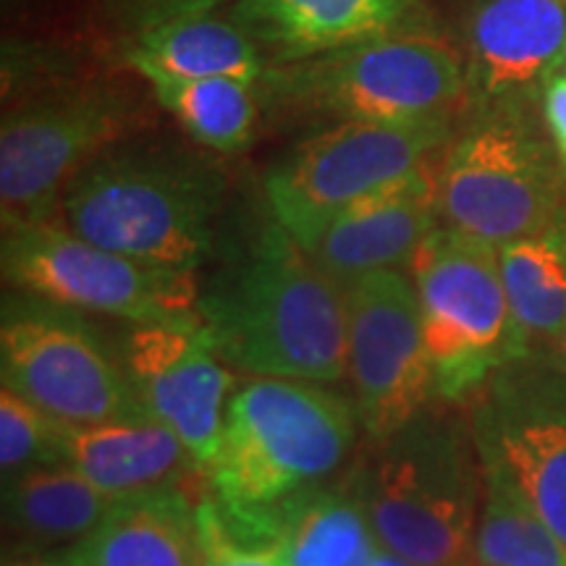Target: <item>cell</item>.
<instances>
[{"label":"cell","instance_id":"6da1fadb","mask_svg":"<svg viewBox=\"0 0 566 566\" xmlns=\"http://www.w3.org/2000/svg\"><path fill=\"white\" fill-rule=\"evenodd\" d=\"M200 315L223 357L254 378L336 384L346 373V286L275 221L200 296Z\"/></svg>","mask_w":566,"mask_h":566},{"label":"cell","instance_id":"7a4b0ae2","mask_svg":"<svg viewBox=\"0 0 566 566\" xmlns=\"http://www.w3.org/2000/svg\"><path fill=\"white\" fill-rule=\"evenodd\" d=\"M354 443V412L321 384L254 378L231 396L205 470L233 533L279 541L273 509L334 475Z\"/></svg>","mask_w":566,"mask_h":566},{"label":"cell","instance_id":"3957f363","mask_svg":"<svg viewBox=\"0 0 566 566\" xmlns=\"http://www.w3.org/2000/svg\"><path fill=\"white\" fill-rule=\"evenodd\" d=\"M226 176L181 147H108L71 181L59 221L142 263L195 271L212 250Z\"/></svg>","mask_w":566,"mask_h":566},{"label":"cell","instance_id":"277c9868","mask_svg":"<svg viewBox=\"0 0 566 566\" xmlns=\"http://www.w3.org/2000/svg\"><path fill=\"white\" fill-rule=\"evenodd\" d=\"M424 412L380 443L357 501L384 548L420 566H464L475 546L483 462L475 436Z\"/></svg>","mask_w":566,"mask_h":566},{"label":"cell","instance_id":"5b68a950","mask_svg":"<svg viewBox=\"0 0 566 566\" xmlns=\"http://www.w3.org/2000/svg\"><path fill=\"white\" fill-rule=\"evenodd\" d=\"M441 223L495 250L554 221L566 168L533 105L472 108L438 158Z\"/></svg>","mask_w":566,"mask_h":566},{"label":"cell","instance_id":"8992f818","mask_svg":"<svg viewBox=\"0 0 566 566\" xmlns=\"http://www.w3.org/2000/svg\"><path fill=\"white\" fill-rule=\"evenodd\" d=\"M263 84L279 103L338 122H433L449 118L467 97L462 51L422 27L292 66H271Z\"/></svg>","mask_w":566,"mask_h":566},{"label":"cell","instance_id":"52a82bcc","mask_svg":"<svg viewBox=\"0 0 566 566\" xmlns=\"http://www.w3.org/2000/svg\"><path fill=\"white\" fill-rule=\"evenodd\" d=\"M405 271L420 300L438 396L462 401L525 359L495 247L441 223Z\"/></svg>","mask_w":566,"mask_h":566},{"label":"cell","instance_id":"ba28073f","mask_svg":"<svg viewBox=\"0 0 566 566\" xmlns=\"http://www.w3.org/2000/svg\"><path fill=\"white\" fill-rule=\"evenodd\" d=\"M451 122H338L317 132L265 176L273 221L310 252L342 212L443 153L454 137Z\"/></svg>","mask_w":566,"mask_h":566},{"label":"cell","instance_id":"9c48e42d","mask_svg":"<svg viewBox=\"0 0 566 566\" xmlns=\"http://www.w3.org/2000/svg\"><path fill=\"white\" fill-rule=\"evenodd\" d=\"M137 118L132 97L111 84L53 90L17 105L0 126L3 229L59 221L71 181Z\"/></svg>","mask_w":566,"mask_h":566},{"label":"cell","instance_id":"30bf717a","mask_svg":"<svg viewBox=\"0 0 566 566\" xmlns=\"http://www.w3.org/2000/svg\"><path fill=\"white\" fill-rule=\"evenodd\" d=\"M3 275L24 294L74 313H97L132 325L200 315L195 271L163 268L76 237L61 221L3 229Z\"/></svg>","mask_w":566,"mask_h":566},{"label":"cell","instance_id":"8fae6325","mask_svg":"<svg viewBox=\"0 0 566 566\" xmlns=\"http://www.w3.org/2000/svg\"><path fill=\"white\" fill-rule=\"evenodd\" d=\"M3 388L63 424H103L147 417L122 359L74 310L38 296L13 300L0 325Z\"/></svg>","mask_w":566,"mask_h":566},{"label":"cell","instance_id":"7c38bea8","mask_svg":"<svg viewBox=\"0 0 566 566\" xmlns=\"http://www.w3.org/2000/svg\"><path fill=\"white\" fill-rule=\"evenodd\" d=\"M346 375L375 443L405 430L438 396L409 273L380 271L346 286Z\"/></svg>","mask_w":566,"mask_h":566},{"label":"cell","instance_id":"4fadbf2b","mask_svg":"<svg viewBox=\"0 0 566 566\" xmlns=\"http://www.w3.org/2000/svg\"><path fill=\"white\" fill-rule=\"evenodd\" d=\"M118 359L142 412L171 428L197 470H208L237 378L202 315L134 325Z\"/></svg>","mask_w":566,"mask_h":566},{"label":"cell","instance_id":"5bb4252c","mask_svg":"<svg viewBox=\"0 0 566 566\" xmlns=\"http://www.w3.org/2000/svg\"><path fill=\"white\" fill-rule=\"evenodd\" d=\"M472 436L566 543V375L543 357L506 365L485 386Z\"/></svg>","mask_w":566,"mask_h":566},{"label":"cell","instance_id":"9a60e30c","mask_svg":"<svg viewBox=\"0 0 566 566\" xmlns=\"http://www.w3.org/2000/svg\"><path fill=\"white\" fill-rule=\"evenodd\" d=\"M462 55L472 108L541 103L564 71L566 0H475Z\"/></svg>","mask_w":566,"mask_h":566},{"label":"cell","instance_id":"2e32d148","mask_svg":"<svg viewBox=\"0 0 566 566\" xmlns=\"http://www.w3.org/2000/svg\"><path fill=\"white\" fill-rule=\"evenodd\" d=\"M433 166L438 160L342 212L310 250L315 263L344 286L363 275L407 268L441 226Z\"/></svg>","mask_w":566,"mask_h":566},{"label":"cell","instance_id":"e0dca14e","mask_svg":"<svg viewBox=\"0 0 566 566\" xmlns=\"http://www.w3.org/2000/svg\"><path fill=\"white\" fill-rule=\"evenodd\" d=\"M417 0H233L231 17L268 63L292 66L384 34L417 30Z\"/></svg>","mask_w":566,"mask_h":566},{"label":"cell","instance_id":"ac0fdd59","mask_svg":"<svg viewBox=\"0 0 566 566\" xmlns=\"http://www.w3.org/2000/svg\"><path fill=\"white\" fill-rule=\"evenodd\" d=\"M63 464L116 501L181 488V478L197 467L181 438L153 417L66 424Z\"/></svg>","mask_w":566,"mask_h":566},{"label":"cell","instance_id":"d6986e66","mask_svg":"<svg viewBox=\"0 0 566 566\" xmlns=\"http://www.w3.org/2000/svg\"><path fill=\"white\" fill-rule=\"evenodd\" d=\"M197 504L181 488L124 499L63 556L71 566H202Z\"/></svg>","mask_w":566,"mask_h":566},{"label":"cell","instance_id":"ffe728a7","mask_svg":"<svg viewBox=\"0 0 566 566\" xmlns=\"http://www.w3.org/2000/svg\"><path fill=\"white\" fill-rule=\"evenodd\" d=\"M126 63L150 80L265 82L271 63L233 19L197 17L129 40Z\"/></svg>","mask_w":566,"mask_h":566},{"label":"cell","instance_id":"44dd1931","mask_svg":"<svg viewBox=\"0 0 566 566\" xmlns=\"http://www.w3.org/2000/svg\"><path fill=\"white\" fill-rule=\"evenodd\" d=\"M118 501L69 464H45L6 478L3 525L17 546H76Z\"/></svg>","mask_w":566,"mask_h":566},{"label":"cell","instance_id":"7402d4cb","mask_svg":"<svg viewBox=\"0 0 566 566\" xmlns=\"http://www.w3.org/2000/svg\"><path fill=\"white\" fill-rule=\"evenodd\" d=\"M499 258L522 357H541L566 323V205L541 231L501 247Z\"/></svg>","mask_w":566,"mask_h":566},{"label":"cell","instance_id":"603a6c76","mask_svg":"<svg viewBox=\"0 0 566 566\" xmlns=\"http://www.w3.org/2000/svg\"><path fill=\"white\" fill-rule=\"evenodd\" d=\"M271 516L289 566H373L380 548L357 495L304 491Z\"/></svg>","mask_w":566,"mask_h":566},{"label":"cell","instance_id":"cb8c5ba5","mask_svg":"<svg viewBox=\"0 0 566 566\" xmlns=\"http://www.w3.org/2000/svg\"><path fill=\"white\" fill-rule=\"evenodd\" d=\"M483 462V509L475 530L480 566H566V543L527 504L499 462Z\"/></svg>","mask_w":566,"mask_h":566},{"label":"cell","instance_id":"d4e9b609","mask_svg":"<svg viewBox=\"0 0 566 566\" xmlns=\"http://www.w3.org/2000/svg\"><path fill=\"white\" fill-rule=\"evenodd\" d=\"M155 101L205 150L242 153L258 126L254 84L239 80H150Z\"/></svg>","mask_w":566,"mask_h":566},{"label":"cell","instance_id":"484cf974","mask_svg":"<svg viewBox=\"0 0 566 566\" xmlns=\"http://www.w3.org/2000/svg\"><path fill=\"white\" fill-rule=\"evenodd\" d=\"M63 430L66 424L21 399L0 391V467L3 480L32 467L63 464Z\"/></svg>","mask_w":566,"mask_h":566},{"label":"cell","instance_id":"4316f807","mask_svg":"<svg viewBox=\"0 0 566 566\" xmlns=\"http://www.w3.org/2000/svg\"><path fill=\"white\" fill-rule=\"evenodd\" d=\"M197 520L205 546L202 566H289L281 543H250L233 537L212 499L197 504Z\"/></svg>","mask_w":566,"mask_h":566},{"label":"cell","instance_id":"83f0119b","mask_svg":"<svg viewBox=\"0 0 566 566\" xmlns=\"http://www.w3.org/2000/svg\"><path fill=\"white\" fill-rule=\"evenodd\" d=\"M226 0H105L111 24L126 38L158 30L174 21L210 17Z\"/></svg>","mask_w":566,"mask_h":566},{"label":"cell","instance_id":"f1b7e54d","mask_svg":"<svg viewBox=\"0 0 566 566\" xmlns=\"http://www.w3.org/2000/svg\"><path fill=\"white\" fill-rule=\"evenodd\" d=\"M541 116L566 168V71H558L541 97Z\"/></svg>","mask_w":566,"mask_h":566},{"label":"cell","instance_id":"f546056e","mask_svg":"<svg viewBox=\"0 0 566 566\" xmlns=\"http://www.w3.org/2000/svg\"><path fill=\"white\" fill-rule=\"evenodd\" d=\"M546 354H548V357H543V359H548L551 365L558 367V370L566 375V323H564V328L558 331L556 342L551 344V349Z\"/></svg>","mask_w":566,"mask_h":566},{"label":"cell","instance_id":"4dcf8cb0","mask_svg":"<svg viewBox=\"0 0 566 566\" xmlns=\"http://www.w3.org/2000/svg\"><path fill=\"white\" fill-rule=\"evenodd\" d=\"M373 566H420V564L409 562V558L394 554V551L380 546L378 554H375V558H373Z\"/></svg>","mask_w":566,"mask_h":566},{"label":"cell","instance_id":"1f68e13d","mask_svg":"<svg viewBox=\"0 0 566 566\" xmlns=\"http://www.w3.org/2000/svg\"><path fill=\"white\" fill-rule=\"evenodd\" d=\"M6 566H71L66 562V556H30V558H21V562L6 564Z\"/></svg>","mask_w":566,"mask_h":566},{"label":"cell","instance_id":"d6a6232c","mask_svg":"<svg viewBox=\"0 0 566 566\" xmlns=\"http://www.w3.org/2000/svg\"><path fill=\"white\" fill-rule=\"evenodd\" d=\"M6 3H17V0H6Z\"/></svg>","mask_w":566,"mask_h":566},{"label":"cell","instance_id":"836d02e7","mask_svg":"<svg viewBox=\"0 0 566 566\" xmlns=\"http://www.w3.org/2000/svg\"><path fill=\"white\" fill-rule=\"evenodd\" d=\"M564 71H566V61H564Z\"/></svg>","mask_w":566,"mask_h":566}]
</instances>
